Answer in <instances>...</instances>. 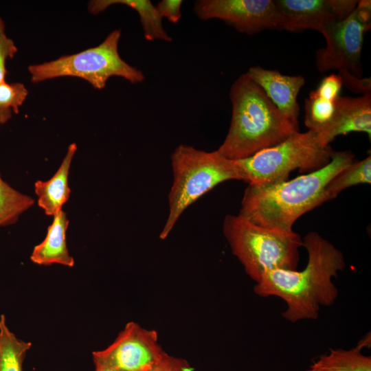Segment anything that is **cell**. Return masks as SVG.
Instances as JSON below:
<instances>
[{"label": "cell", "instance_id": "6da1fadb", "mask_svg": "<svg viewBox=\"0 0 371 371\" xmlns=\"http://www.w3.org/2000/svg\"><path fill=\"white\" fill-rule=\"evenodd\" d=\"M302 242L308 254L304 269L267 271L254 287L260 297L283 300L286 309L282 316L293 323L315 319L321 306L335 302L338 289L333 278L346 267L342 252L317 232H308Z\"/></svg>", "mask_w": 371, "mask_h": 371}, {"label": "cell", "instance_id": "7a4b0ae2", "mask_svg": "<svg viewBox=\"0 0 371 371\" xmlns=\"http://www.w3.org/2000/svg\"><path fill=\"white\" fill-rule=\"evenodd\" d=\"M350 151H332L324 167L291 180L250 185L244 191L238 214L258 225L291 232L295 222L325 201L328 183L354 161Z\"/></svg>", "mask_w": 371, "mask_h": 371}, {"label": "cell", "instance_id": "3957f363", "mask_svg": "<svg viewBox=\"0 0 371 371\" xmlns=\"http://www.w3.org/2000/svg\"><path fill=\"white\" fill-rule=\"evenodd\" d=\"M229 98L232 108L230 126L216 150L227 159L250 157L299 131L246 73L232 85Z\"/></svg>", "mask_w": 371, "mask_h": 371}, {"label": "cell", "instance_id": "277c9868", "mask_svg": "<svg viewBox=\"0 0 371 371\" xmlns=\"http://www.w3.org/2000/svg\"><path fill=\"white\" fill-rule=\"evenodd\" d=\"M172 183L168 196V214L159 238L166 239L183 212L219 183L244 181L236 160L217 150L207 152L186 144L179 145L170 156Z\"/></svg>", "mask_w": 371, "mask_h": 371}, {"label": "cell", "instance_id": "5b68a950", "mask_svg": "<svg viewBox=\"0 0 371 371\" xmlns=\"http://www.w3.org/2000/svg\"><path fill=\"white\" fill-rule=\"evenodd\" d=\"M223 232L232 254L256 283L267 271L295 270L297 267L303 242L293 231L265 227L239 214H228Z\"/></svg>", "mask_w": 371, "mask_h": 371}, {"label": "cell", "instance_id": "8992f818", "mask_svg": "<svg viewBox=\"0 0 371 371\" xmlns=\"http://www.w3.org/2000/svg\"><path fill=\"white\" fill-rule=\"evenodd\" d=\"M121 33L119 29L113 30L95 47L51 61L30 65L27 70L31 81L38 83L60 77H76L97 89H104L113 76L122 78L132 84L142 82L145 79L144 73L127 63L119 54Z\"/></svg>", "mask_w": 371, "mask_h": 371}, {"label": "cell", "instance_id": "52a82bcc", "mask_svg": "<svg viewBox=\"0 0 371 371\" xmlns=\"http://www.w3.org/2000/svg\"><path fill=\"white\" fill-rule=\"evenodd\" d=\"M332 151L330 146L319 144L315 131H298L271 148L236 161L248 184H271L288 180L295 169L311 172L324 167Z\"/></svg>", "mask_w": 371, "mask_h": 371}, {"label": "cell", "instance_id": "ba28073f", "mask_svg": "<svg viewBox=\"0 0 371 371\" xmlns=\"http://www.w3.org/2000/svg\"><path fill=\"white\" fill-rule=\"evenodd\" d=\"M371 27V1H358L354 11L342 21L329 25L322 34L326 46L316 52L319 71L346 69L361 78L363 37Z\"/></svg>", "mask_w": 371, "mask_h": 371}, {"label": "cell", "instance_id": "9c48e42d", "mask_svg": "<svg viewBox=\"0 0 371 371\" xmlns=\"http://www.w3.org/2000/svg\"><path fill=\"white\" fill-rule=\"evenodd\" d=\"M168 354L158 342L155 330L130 322L106 348L92 353L94 364L120 371H148Z\"/></svg>", "mask_w": 371, "mask_h": 371}, {"label": "cell", "instance_id": "30bf717a", "mask_svg": "<svg viewBox=\"0 0 371 371\" xmlns=\"http://www.w3.org/2000/svg\"><path fill=\"white\" fill-rule=\"evenodd\" d=\"M193 10L201 20L219 19L248 35L283 30V17L274 0H199Z\"/></svg>", "mask_w": 371, "mask_h": 371}, {"label": "cell", "instance_id": "8fae6325", "mask_svg": "<svg viewBox=\"0 0 371 371\" xmlns=\"http://www.w3.org/2000/svg\"><path fill=\"white\" fill-rule=\"evenodd\" d=\"M283 17V30L300 32L313 30L324 32L333 23L348 16L357 0H274Z\"/></svg>", "mask_w": 371, "mask_h": 371}, {"label": "cell", "instance_id": "7c38bea8", "mask_svg": "<svg viewBox=\"0 0 371 371\" xmlns=\"http://www.w3.org/2000/svg\"><path fill=\"white\" fill-rule=\"evenodd\" d=\"M352 132L371 137V93L359 97L339 96L335 100V111L330 122L315 132L322 146H330L335 138Z\"/></svg>", "mask_w": 371, "mask_h": 371}, {"label": "cell", "instance_id": "4fadbf2b", "mask_svg": "<svg viewBox=\"0 0 371 371\" xmlns=\"http://www.w3.org/2000/svg\"><path fill=\"white\" fill-rule=\"evenodd\" d=\"M246 74L262 89L278 109L298 126L297 96L305 84V78L300 75L283 74L259 65L250 67Z\"/></svg>", "mask_w": 371, "mask_h": 371}, {"label": "cell", "instance_id": "5bb4252c", "mask_svg": "<svg viewBox=\"0 0 371 371\" xmlns=\"http://www.w3.org/2000/svg\"><path fill=\"white\" fill-rule=\"evenodd\" d=\"M53 217L45 238L34 247L30 260L38 265L59 264L72 267L75 262L69 253L66 243V232L69 221L63 210Z\"/></svg>", "mask_w": 371, "mask_h": 371}, {"label": "cell", "instance_id": "9a60e30c", "mask_svg": "<svg viewBox=\"0 0 371 371\" xmlns=\"http://www.w3.org/2000/svg\"><path fill=\"white\" fill-rule=\"evenodd\" d=\"M77 150V145H69L67 153L54 176L46 181H37L34 183V192L38 196V205L45 214L54 216L68 201L70 188L68 176L72 159Z\"/></svg>", "mask_w": 371, "mask_h": 371}, {"label": "cell", "instance_id": "2e32d148", "mask_svg": "<svg viewBox=\"0 0 371 371\" xmlns=\"http://www.w3.org/2000/svg\"><path fill=\"white\" fill-rule=\"evenodd\" d=\"M116 4L128 6L137 12L146 41H172L163 27L162 18L155 5L149 0H93L88 3V10L91 14H98Z\"/></svg>", "mask_w": 371, "mask_h": 371}, {"label": "cell", "instance_id": "e0dca14e", "mask_svg": "<svg viewBox=\"0 0 371 371\" xmlns=\"http://www.w3.org/2000/svg\"><path fill=\"white\" fill-rule=\"evenodd\" d=\"M368 340H363L350 350L330 349L320 356L306 371H371V357L361 352Z\"/></svg>", "mask_w": 371, "mask_h": 371}, {"label": "cell", "instance_id": "ac0fdd59", "mask_svg": "<svg viewBox=\"0 0 371 371\" xmlns=\"http://www.w3.org/2000/svg\"><path fill=\"white\" fill-rule=\"evenodd\" d=\"M32 343L16 337L0 316V371H23V363Z\"/></svg>", "mask_w": 371, "mask_h": 371}, {"label": "cell", "instance_id": "d6986e66", "mask_svg": "<svg viewBox=\"0 0 371 371\" xmlns=\"http://www.w3.org/2000/svg\"><path fill=\"white\" fill-rule=\"evenodd\" d=\"M371 183V156L353 161L326 185L324 190L325 201L335 199L344 190L359 184Z\"/></svg>", "mask_w": 371, "mask_h": 371}, {"label": "cell", "instance_id": "ffe728a7", "mask_svg": "<svg viewBox=\"0 0 371 371\" xmlns=\"http://www.w3.org/2000/svg\"><path fill=\"white\" fill-rule=\"evenodd\" d=\"M34 203L32 197L12 188L0 175V227L14 224Z\"/></svg>", "mask_w": 371, "mask_h": 371}, {"label": "cell", "instance_id": "44dd1931", "mask_svg": "<svg viewBox=\"0 0 371 371\" xmlns=\"http://www.w3.org/2000/svg\"><path fill=\"white\" fill-rule=\"evenodd\" d=\"M305 126L310 131L317 132L331 120L335 111V101L324 100L311 91L305 100Z\"/></svg>", "mask_w": 371, "mask_h": 371}, {"label": "cell", "instance_id": "7402d4cb", "mask_svg": "<svg viewBox=\"0 0 371 371\" xmlns=\"http://www.w3.org/2000/svg\"><path fill=\"white\" fill-rule=\"evenodd\" d=\"M28 93V89L23 83L5 81L0 83V115L4 123L11 118L12 112L19 113Z\"/></svg>", "mask_w": 371, "mask_h": 371}, {"label": "cell", "instance_id": "603a6c76", "mask_svg": "<svg viewBox=\"0 0 371 371\" xmlns=\"http://www.w3.org/2000/svg\"><path fill=\"white\" fill-rule=\"evenodd\" d=\"M5 25L4 20L0 14V83L5 81L8 73L6 61L14 58L18 51L14 41L7 36Z\"/></svg>", "mask_w": 371, "mask_h": 371}, {"label": "cell", "instance_id": "cb8c5ba5", "mask_svg": "<svg viewBox=\"0 0 371 371\" xmlns=\"http://www.w3.org/2000/svg\"><path fill=\"white\" fill-rule=\"evenodd\" d=\"M343 82L339 75L330 74L324 77L315 90L312 91L317 97L334 102L339 96Z\"/></svg>", "mask_w": 371, "mask_h": 371}, {"label": "cell", "instance_id": "d4e9b609", "mask_svg": "<svg viewBox=\"0 0 371 371\" xmlns=\"http://www.w3.org/2000/svg\"><path fill=\"white\" fill-rule=\"evenodd\" d=\"M338 74L342 80L343 85L351 91L361 95L371 93L370 78L358 77L346 69L339 70Z\"/></svg>", "mask_w": 371, "mask_h": 371}, {"label": "cell", "instance_id": "484cf974", "mask_svg": "<svg viewBox=\"0 0 371 371\" xmlns=\"http://www.w3.org/2000/svg\"><path fill=\"white\" fill-rule=\"evenodd\" d=\"M181 0H162L155 5L161 18L165 17L170 23L176 24L181 18Z\"/></svg>", "mask_w": 371, "mask_h": 371}, {"label": "cell", "instance_id": "4316f807", "mask_svg": "<svg viewBox=\"0 0 371 371\" xmlns=\"http://www.w3.org/2000/svg\"><path fill=\"white\" fill-rule=\"evenodd\" d=\"M148 371H194V369L186 359L168 355Z\"/></svg>", "mask_w": 371, "mask_h": 371}, {"label": "cell", "instance_id": "83f0119b", "mask_svg": "<svg viewBox=\"0 0 371 371\" xmlns=\"http://www.w3.org/2000/svg\"><path fill=\"white\" fill-rule=\"evenodd\" d=\"M94 365L95 368V371H120L113 368L102 365V364H94Z\"/></svg>", "mask_w": 371, "mask_h": 371}, {"label": "cell", "instance_id": "f1b7e54d", "mask_svg": "<svg viewBox=\"0 0 371 371\" xmlns=\"http://www.w3.org/2000/svg\"><path fill=\"white\" fill-rule=\"evenodd\" d=\"M5 124V123H4L1 116L0 115V124Z\"/></svg>", "mask_w": 371, "mask_h": 371}]
</instances>
